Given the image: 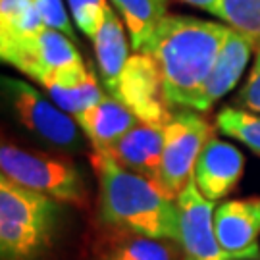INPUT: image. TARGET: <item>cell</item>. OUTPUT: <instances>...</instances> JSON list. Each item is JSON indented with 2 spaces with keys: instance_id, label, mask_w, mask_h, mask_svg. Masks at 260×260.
<instances>
[{
  "instance_id": "obj_1",
  "label": "cell",
  "mask_w": 260,
  "mask_h": 260,
  "mask_svg": "<svg viewBox=\"0 0 260 260\" xmlns=\"http://www.w3.org/2000/svg\"><path fill=\"white\" fill-rule=\"evenodd\" d=\"M230 33L218 21L168 14L143 52L154 58L170 106L195 110Z\"/></svg>"
},
{
  "instance_id": "obj_2",
  "label": "cell",
  "mask_w": 260,
  "mask_h": 260,
  "mask_svg": "<svg viewBox=\"0 0 260 260\" xmlns=\"http://www.w3.org/2000/svg\"><path fill=\"white\" fill-rule=\"evenodd\" d=\"M91 166L99 177V214L104 225L179 245V218L174 199L150 179L121 168L106 154L93 152Z\"/></svg>"
},
{
  "instance_id": "obj_3",
  "label": "cell",
  "mask_w": 260,
  "mask_h": 260,
  "mask_svg": "<svg viewBox=\"0 0 260 260\" xmlns=\"http://www.w3.org/2000/svg\"><path fill=\"white\" fill-rule=\"evenodd\" d=\"M60 208L54 199L0 177V256L35 260L50 247Z\"/></svg>"
},
{
  "instance_id": "obj_4",
  "label": "cell",
  "mask_w": 260,
  "mask_h": 260,
  "mask_svg": "<svg viewBox=\"0 0 260 260\" xmlns=\"http://www.w3.org/2000/svg\"><path fill=\"white\" fill-rule=\"evenodd\" d=\"M2 176L18 185L37 191L60 203L81 205L85 201V185L79 168L72 160L54 158L4 143L0 149Z\"/></svg>"
},
{
  "instance_id": "obj_5",
  "label": "cell",
  "mask_w": 260,
  "mask_h": 260,
  "mask_svg": "<svg viewBox=\"0 0 260 260\" xmlns=\"http://www.w3.org/2000/svg\"><path fill=\"white\" fill-rule=\"evenodd\" d=\"M2 94L12 116L33 137L54 149L79 150L83 147L81 127L68 112L39 93L33 85L14 77H2Z\"/></svg>"
},
{
  "instance_id": "obj_6",
  "label": "cell",
  "mask_w": 260,
  "mask_h": 260,
  "mask_svg": "<svg viewBox=\"0 0 260 260\" xmlns=\"http://www.w3.org/2000/svg\"><path fill=\"white\" fill-rule=\"evenodd\" d=\"M210 137V125L201 112L183 110L170 118L164 125L162 172L158 183L162 193L174 201L179 197L189 179L195 176L199 156Z\"/></svg>"
},
{
  "instance_id": "obj_7",
  "label": "cell",
  "mask_w": 260,
  "mask_h": 260,
  "mask_svg": "<svg viewBox=\"0 0 260 260\" xmlns=\"http://www.w3.org/2000/svg\"><path fill=\"white\" fill-rule=\"evenodd\" d=\"M112 96L125 104L141 123L166 125L174 116L166 101L162 74L154 58L147 52L129 56Z\"/></svg>"
},
{
  "instance_id": "obj_8",
  "label": "cell",
  "mask_w": 260,
  "mask_h": 260,
  "mask_svg": "<svg viewBox=\"0 0 260 260\" xmlns=\"http://www.w3.org/2000/svg\"><path fill=\"white\" fill-rule=\"evenodd\" d=\"M179 218V249L183 260H232L216 237L214 201H208L197 187L195 177L176 199Z\"/></svg>"
},
{
  "instance_id": "obj_9",
  "label": "cell",
  "mask_w": 260,
  "mask_h": 260,
  "mask_svg": "<svg viewBox=\"0 0 260 260\" xmlns=\"http://www.w3.org/2000/svg\"><path fill=\"white\" fill-rule=\"evenodd\" d=\"M0 56L2 62L19 70L37 83L50 72L83 62L79 50L75 48V41L66 37L62 31L48 27L21 45L0 50Z\"/></svg>"
},
{
  "instance_id": "obj_10",
  "label": "cell",
  "mask_w": 260,
  "mask_h": 260,
  "mask_svg": "<svg viewBox=\"0 0 260 260\" xmlns=\"http://www.w3.org/2000/svg\"><path fill=\"white\" fill-rule=\"evenodd\" d=\"M214 228L232 260H260V197L223 201L214 212Z\"/></svg>"
},
{
  "instance_id": "obj_11",
  "label": "cell",
  "mask_w": 260,
  "mask_h": 260,
  "mask_svg": "<svg viewBox=\"0 0 260 260\" xmlns=\"http://www.w3.org/2000/svg\"><path fill=\"white\" fill-rule=\"evenodd\" d=\"M162 150H164V125L139 121L133 129L127 131L121 139H118L101 154H106L121 168L147 177L154 185H158L162 172Z\"/></svg>"
},
{
  "instance_id": "obj_12",
  "label": "cell",
  "mask_w": 260,
  "mask_h": 260,
  "mask_svg": "<svg viewBox=\"0 0 260 260\" xmlns=\"http://www.w3.org/2000/svg\"><path fill=\"white\" fill-rule=\"evenodd\" d=\"M243 168L245 156L241 150L212 135L199 156L193 177L208 201H220L241 181Z\"/></svg>"
},
{
  "instance_id": "obj_13",
  "label": "cell",
  "mask_w": 260,
  "mask_h": 260,
  "mask_svg": "<svg viewBox=\"0 0 260 260\" xmlns=\"http://www.w3.org/2000/svg\"><path fill=\"white\" fill-rule=\"evenodd\" d=\"M39 83L45 87L56 106L74 118L101 103L104 96L96 75L85 62L50 72Z\"/></svg>"
},
{
  "instance_id": "obj_14",
  "label": "cell",
  "mask_w": 260,
  "mask_h": 260,
  "mask_svg": "<svg viewBox=\"0 0 260 260\" xmlns=\"http://www.w3.org/2000/svg\"><path fill=\"white\" fill-rule=\"evenodd\" d=\"M256 47L247 35L239 33L237 29L230 27L228 39L223 43L218 60L214 64L212 72L208 75L205 91L199 99L195 112H208L218 101H222L225 94L237 85L245 68L249 64L252 48Z\"/></svg>"
},
{
  "instance_id": "obj_15",
  "label": "cell",
  "mask_w": 260,
  "mask_h": 260,
  "mask_svg": "<svg viewBox=\"0 0 260 260\" xmlns=\"http://www.w3.org/2000/svg\"><path fill=\"white\" fill-rule=\"evenodd\" d=\"M75 121L79 123L94 152H103L112 147L139 123L137 116L112 94H104L101 103L75 116Z\"/></svg>"
},
{
  "instance_id": "obj_16",
  "label": "cell",
  "mask_w": 260,
  "mask_h": 260,
  "mask_svg": "<svg viewBox=\"0 0 260 260\" xmlns=\"http://www.w3.org/2000/svg\"><path fill=\"white\" fill-rule=\"evenodd\" d=\"M94 58H96V70L101 74V81L104 83L108 93H114L121 72L129 60V47L125 37V23L116 14L114 6H108L101 29L93 39Z\"/></svg>"
},
{
  "instance_id": "obj_17",
  "label": "cell",
  "mask_w": 260,
  "mask_h": 260,
  "mask_svg": "<svg viewBox=\"0 0 260 260\" xmlns=\"http://www.w3.org/2000/svg\"><path fill=\"white\" fill-rule=\"evenodd\" d=\"M177 243L114 230L99 247V260H177Z\"/></svg>"
},
{
  "instance_id": "obj_18",
  "label": "cell",
  "mask_w": 260,
  "mask_h": 260,
  "mask_svg": "<svg viewBox=\"0 0 260 260\" xmlns=\"http://www.w3.org/2000/svg\"><path fill=\"white\" fill-rule=\"evenodd\" d=\"M120 14L131 37V47L143 52L160 21L168 16V0H108Z\"/></svg>"
},
{
  "instance_id": "obj_19",
  "label": "cell",
  "mask_w": 260,
  "mask_h": 260,
  "mask_svg": "<svg viewBox=\"0 0 260 260\" xmlns=\"http://www.w3.org/2000/svg\"><path fill=\"white\" fill-rule=\"evenodd\" d=\"M47 29L35 0H0V50L21 45Z\"/></svg>"
},
{
  "instance_id": "obj_20",
  "label": "cell",
  "mask_w": 260,
  "mask_h": 260,
  "mask_svg": "<svg viewBox=\"0 0 260 260\" xmlns=\"http://www.w3.org/2000/svg\"><path fill=\"white\" fill-rule=\"evenodd\" d=\"M216 129L260 156V114L225 106L216 116Z\"/></svg>"
},
{
  "instance_id": "obj_21",
  "label": "cell",
  "mask_w": 260,
  "mask_h": 260,
  "mask_svg": "<svg viewBox=\"0 0 260 260\" xmlns=\"http://www.w3.org/2000/svg\"><path fill=\"white\" fill-rule=\"evenodd\" d=\"M220 19L260 47V0H220Z\"/></svg>"
},
{
  "instance_id": "obj_22",
  "label": "cell",
  "mask_w": 260,
  "mask_h": 260,
  "mask_svg": "<svg viewBox=\"0 0 260 260\" xmlns=\"http://www.w3.org/2000/svg\"><path fill=\"white\" fill-rule=\"evenodd\" d=\"M72 19L87 39L93 41L101 29L104 14L110 6L108 0H68Z\"/></svg>"
},
{
  "instance_id": "obj_23",
  "label": "cell",
  "mask_w": 260,
  "mask_h": 260,
  "mask_svg": "<svg viewBox=\"0 0 260 260\" xmlns=\"http://www.w3.org/2000/svg\"><path fill=\"white\" fill-rule=\"evenodd\" d=\"M235 103L241 106L243 110L260 114V47L254 58L251 74L247 77V81L239 89V93L235 96Z\"/></svg>"
},
{
  "instance_id": "obj_24",
  "label": "cell",
  "mask_w": 260,
  "mask_h": 260,
  "mask_svg": "<svg viewBox=\"0 0 260 260\" xmlns=\"http://www.w3.org/2000/svg\"><path fill=\"white\" fill-rule=\"evenodd\" d=\"M183 4H189L193 8H199L203 12H208L216 18H220V0H179Z\"/></svg>"
}]
</instances>
